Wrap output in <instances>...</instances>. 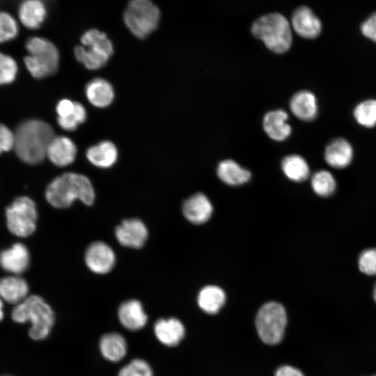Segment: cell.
<instances>
[{
    "label": "cell",
    "instance_id": "cell-34",
    "mask_svg": "<svg viewBox=\"0 0 376 376\" xmlns=\"http://www.w3.org/2000/svg\"><path fill=\"white\" fill-rule=\"evenodd\" d=\"M358 267L361 272L367 276H376V248L365 249L360 253Z\"/></svg>",
    "mask_w": 376,
    "mask_h": 376
},
{
    "label": "cell",
    "instance_id": "cell-40",
    "mask_svg": "<svg viewBox=\"0 0 376 376\" xmlns=\"http://www.w3.org/2000/svg\"><path fill=\"white\" fill-rule=\"evenodd\" d=\"M4 302L3 300L0 298V322L4 318Z\"/></svg>",
    "mask_w": 376,
    "mask_h": 376
},
{
    "label": "cell",
    "instance_id": "cell-15",
    "mask_svg": "<svg viewBox=\"0 0 376 376\" xmlns=\"http://www.w3.org/2000/svg\"><path fill=\"white\" fill-rule=\"evenodd\" d=\"M291 26L301 37L313 39L318 37L322 30L320 19L307 6H300L292 13Z\"/></svg>",
    "mask_w": 376,
    "mask_h": 376
},
{
    "label": "cell",
    "instance_id": "cell-10",
    "mask_svg": "<svg viewBox=\"0 0 376 376\" xmlns=\"http://www.w3.org/2000/svg\"><path fill=\"white\" fill-rule=\"evenodd\" d=\"M85 263L93 273L104 274L114 267L116 256L109 245L103 242L91 244L85 253Z\"/></svg>",
    "mask_w": 376,
    "mask_h": 376
},
{
    "label": "cell",
    "instance_id": "cell-27",
    "mask_svg": "<svg viewBox=\"0 0 376 376\" xmlns=\"http://www.w3.org/2000/svg\"><path fill=\"white\" fill-rule=\"evenodd\" d=\"M226 301L224 291L217 285H207L202 288L198 295L199 307L210 314L217 313Z\"/></svg>",
    "mask_w": 376,
    "mask_h": 376
},
{
    "label": "cell",
    "instance_id": "cell-28",
    "mask_svg": "<svg viewBox=\"0 0 376 376\" xmlns=\"http://www.w3.org/2000/svg\"><path fill=\"white\" fill-rule=\"evenodd\" d=\"M281 169L288 179L296 182L304 181L310 173L307 162L298 155H290L284 157L281 162Z\"/></svg>",
    "mask_w": 376,
    "mask_h": 376
},
{
    "label": "cell",
    "instance_id": "cell-41",
    "mask_svg": "<svg viewBox=\"0 0 376 376\" xmlns=\"http://www.w3.org/2000/svg\"><path fill=\"white\" fill-rule=\"evenodd\" d=\"M373 299L376 304V282L373 288Z\"/></svg>",
    "mask_w": 376,
    "mask_h": 376
},
{
    "label": "cell",
    "instance_id": "cell-1",
    "mask_svg": "<svg viewBox=\"0 0 376 376\" xmlns=\"http://www.w3.org/2000/svg\"><path fill=\"white\" fill-rule=\"evenodd\" d=\"M14 132L13 151L19 160L36 165L46 158L47 148L54 136L48 123L37 118L25 119L17 124Z\"/></svg>",
    "mask_w": 376,
    "mask_h": 376
},
{
    "label": "cell",
    "instance_id": "cell-35",
    "mask_svg": "<svg viewBox=\"0 0 376 376\" xmlns=\"http://www.w3.org/2000/svg\"><path fill=\"white\" fill-rule=\"evenodd\" d=\"M15 132L7 125L0 123V155L14 150Z\"/></svg>",
    "mask_w": 376,
    "mask_h": 376
},
{
    "label": "cell",
    "instance_id": "cell-39",
    "mask_svg": "<svg viewBox=\"0 0 376 376\" xmlns=\"http://www.w3.org/2000/svg\"><path fill=\"white\" fill-rule=\"evenodd\" d=\"M275 376H304L303 373L297 368L290 366H283L277 369Z\"/></svg>",
    "mask_w": 376,
    "mask_h": 376
},
{
    "label": "cell",
    "instance_id": "cell-21",
    "mask_svg": "<svg viewBox=\"0 0 376 376\" xmlns=\"http://www.w3.org/2000/svg\"><path fill=\"white\" fill-rule=\"evenodd\" d=\"M288 119V115L284 110L271 111L263 118V129L272 139L278 141H283L290 135L292 132Z\"/></svg>",
    "mask_w": 376,
    "mask_h": 376
},
{
    "label": "cell",
    "instance_id": "cell-24",
    "mask_svg": "<svg viewBox=\"0 0 376 376\" xmlns=\"http://www.w3.org/2000/svg\"><path fill=\"white\" fill-rule=\"evenodd\" d=\"M86 95L93 106L104 108L112 102L114 91L109 81L102 78H95L87 84Z\"/></svg>",
    "mask_w": 376,
    "mask_h": 376
},
{
    "label": "cell",
    "instance_id": "cell-26",
    "mask_svg": "<svg viewBox=\"0 0 376 376\" xmlns=\"http://www.w3.org/2000/svg\"><path fill=\"white\" fill-rule=\"evenodd\" d=\"M217 173L219 178L225 184L237 186L247 182L251 177V172L242 168L232 159H225L219 162Z\"/></svg>",
    "mask_w": 376,
    "mask_h": 376
},
{
    "label": "cell",
    "instance_id": "cell-31",
    "mask_svg": "<svg viewBox=\"0 0 376 376\" xmlns=\"http://www.w3.org/2000/svg\"><path fill=\"white\" fill-rule=\"evenodd\" d=\"M19 75V65L11 55L0 51V86L13 84Z\"/></svg>",
    "mask_w": 376,
    "mask_h": 376
},
{
    "label": "cell",
    "instance_id": "cell-16",
    "mask_svg": "<svg viewBox=\"0 0 376 376\" xmlns=\"http://www.w3.org/2000/svg\"><path fill=\"white\" fill-rule=\"evenodd\" d=\"M77 152V146L71 139L64 136H54L47 148L46 157L54 165L63 167L75 161Z\"/></svg>",
    "mask_w": 376,
    "mask_h": 376
},
{
    "label": "cell",
    "instance_id": "cell-25",
    "mask_svg": "<svg viewBox=\"0 0 376 376\" xmlns=\"http://www.w3.org/2000/svg\"><path fill=\"white\" fill-rule=\"evenodd\" d=\"M86 157L93 165L107 169L116 162L118 150L111 141H104L90 147L86 151Z\"/></svg>",
    "mask_w": 376,
    "mask_h": 376
},
{
    "label": "cell",
    "instance_id": "cell-20",
    "mask_svg": "<svg viewBox=\"0 0 376 376\" xmlns=\"http://www.w3.org/2000/svg\"><path fill=\"white\" fill-rule=\"evenodd\" d=\"M102 357L108 361L118 363L127 355L128 345L126 338L120 333L109 332L103 334L98 343Z\"/></svg>",
    "mask_w": 376,
    "mask_h": 376
},
{
    "label": "cell",
    "instance_id": "cell-18",
    "mask_svg": "<svg viewBox=\"0 0 376 376\" xmlns=\"http://www.w3.org/2000/svg\"><path fill=\"white\" fill-rule=\"evenodd\" d=\"M153 332L157 340L164 345H178L185 335L183 324L175 318H160L154 324Z\"/></svg>",
    "mask_w": 376,
    "mask_h": 376
},
{
    "label": "cell",
    "instance_id": "cell-23",
    "mask_svg": "<svg viewBox=\"0 0 376 376\" xmlns=\"http://www.w3.org/2000/svg\"><path fill=\"white\" fill-rule=\"evenodd\" d=\"M290 108L297 118L304 121L314 120L318 112L317 99L308 91H300L294 94L290 101Z\"/></svg>",
    "mask_w": 376,
    "mask_h": 376
},
{
    "label": "cell",
    "instance_id": "cell-38",
    "mask_svg": "<svg viewBox=\"0 0 376 376\" xmlns=\"http://www.w3.org/2000/svg\"><path fill=\"white\" fill-rule=\"evenodd\" d=\"M58 125L66 131H74L79 125L73 113L65 118H57Z\"/></svg>",
    "mask_w": 376,
    "mask_h": 376
},
{
    "label": "cell",
    "instance_id": "cell-33",
    "mask_svg": "<svg viewBox=\"0 0 376 376\" xmlns=\"http://www.w3.org/2000/svg\"><path fill=\"white\" fill-rule=\"evenodd\" d=\"M117 376H154V372L147 361L135 358L123 366Z\"/></svg>",
    "mask_w": 376,
    "mask_h": 376
},
{
    "label": "cell",
    "instance_id": "cell-2",
    "mask_svg": "<svg viewBox=\"0 0 376 376\" xmlns=\"http://www.w3.org/2000/svg\"><path fill=\"white\" fill-rule=\"evenodd\" d=\"M47 201L54 207L63 209L70 207L75 200L87 205L93 203L94 188L84 175L65 173L52 180L45 190Z\"/></svg>",
    "mask_w": 376,
    "mask_h": 376
},
{
    "label": "cell",
    "instance_id": "cell-3",
    "mask_svg": "<svg viewBox=\"0 0 376 376\" xmlns=\"http://www.w3.org/2000/svg\"><path fill=\"white\" fill-rule=\"evenodd\" d=\"M10 317L18 324L29 322V336L36 341L43 340L50 335L56 320L52 307L38 295H29L13 306Z\"/></svg>",
    "mask_w": 376,
    "mask_h": 376
},
{
    "label": "cell",
    "instance_id": "cell-32",
    "mask_svg": "<svg viewBox=\"0 0 376 376\" xmlns=\"http://www.w3.org/2000/svg\"><path fill=\"white\" fill-rule=\"evenodd\" d=\"M356 121L363 127L370 128L376 125V100H366L358 104L354 109Z\"/></svg>",
    "mask_w": 376,
    "mask_h": 376
},
{
    "label": "cell",
    "instance_id": "cell-42",
    "mask_svg": "<svg viewBox=\"0 0 376 376\" xmlns=\"http://www.w3.org/2000/svg\"><path fill=\"white\" fill-rule=\"evenodd\" d=\"M3 376H10V375H3Z\"/></svg>",
    "mask_w": 376,
    "mask_h": 376
},
{
    "label": "cell",
    "instance_id": "cell-30",
    "mask_svg": "<svg viewBox=\"0 0 376 376\" xmlns=\"http://www.w3.org/2000/svg\"><path fill=\"white\" fill-rule=\"evenodd\" d=\"M19 23L7 10H0V45L15 40L19 34Z\"/></svg>",
    "mask_w": 376,
    "mask_h": 376
},
{
    "label": "cell",
    "instance_id": "cell-36",
    "mask_svg": "<svg viewBox=\"0 0 376 376\" xmlns=\"http://www.w3.org/2000/svg\"><path fill=\"white\" fill-rule=\"evenodd\" d=\"M361 33L376 43V13L370 15L361 25Z\"/></svg>",
    "mask_w": 376,
    "mask_h": 376
},
{
    "label": "cell",
    "instance_id": "cell-22",
    "mask_svg": "<svg viewBox=\"0 0 376 376\" xmlns=\"http://www.w3.org/2000/svg\"><path fill=\"white\" fill-rule=\"evenodd\" d=\"M353 148L345 139L338 138L331 141L325 148L324 159L331 167L343 169L350 165L353 159Z\"/></svg>",
    "mask_w": 376,
    "mask_h": 376
},
{
    "label": "cell",
    "instance_id": "cell-6",
    "mask_svg": "<svg viewBox=\"0 0 376 376\" xmlns=\"http://www.w3.org/2000/svg\"><path fill=\"white\" fill-rule=\"evenodd\" d=\"M82 45H77L74 49L78 61L87 69H99L108 62L113 53V47L107 36L97 29L85 32L81 38Z\"/></svg>",
    "mask_w": 376,
    "mask_h": 376
},
{
    "label": "cell",
    "instance_id": "cell-43",
    "mask_svg": "<svg viewBox=\"0 0 376 376\" xmlns=\"http://www.w3.org/2000/svg\"><path fill=\"white\" fill-rule=\"evenodd\" d=\"M372 376H376V375H372Z\"/></svg>",
    "mask_w": 376,
    "mask_h": 376
},
{
    "label": "cell",
    "instance_id": "cell-13",
    "mask_svg": "<svg viewBox=\"0 0 376 376\" xmlns=\"http://www.w3.org/2000/svg\"><path fill=\"white\" fill-rule=\"evenodd\" d=\"M29 265V249L21 242L15 243L0 253V266L10 274L20 276L26 271Z\"/></svg>",
    "mask_w": 376,
    "mask_h": 376
},
{
    "label": "cell",
    "instance_id": "cell-9",
    "mask_svg": "<svg viewBox=\"0 0 376 376\" xmlns=\"http://www.w3.org/2000/svg\"><path fill=\"white\" fill-rule=\"evenodd\" d=\"M286 324L285 310L278 302L265 304L256 315V326L258 336L269 345L277 344L282 340Z\"/></svg>",
    "mask_w": 376,
    "mask_h": 376
},
{
    "label": "cell",
    "instance_id": "cell-5",
    "mask_svg": "<svg viewBox=\"0 0 376 376\" xmlns=\"http://www.w3.org/2000/svg\"><path fill=\"white\" fill-rule=\"evenodd\" d=\"M251 33L269 50L277 54L287 52L292 45L291 24L280 13H272L259 17L253 23Z\"/></svg>",
    "mask_w": 376,
    "mask_h": 376
},
{
    "label": "cell",
    "instance_id": "cell-17",
    "mask_svg": "<svg viewBox=\"0 0 376 376\" xmlns=\"http://www.w3.org/2000/svg\"><path fill=\"white\" fill-rule=\"evenodd\" d=\"M182 210L185 217L189 222L202 224L211 217L213 206L207 196L203 193H196L184 201Z\"/></svg>",
    "mask_w": 376,
    "mask_h": 376
},
{
    "label": "cell",
    "instance_id": "cell-4",
    "mask_svg": "<svg viewBox=\"0 0 376 376\" xmlns=\"http://www.w3.org/2000/svg\"><path fill=\"white\" fill-rule=\"evenodd\" d=\"M23 63L29 75L42 79L54 75L59 65V53L54 44L40 36H31L24 42Z\"/></svg>",
    "mask_w": 376,
    "mask_h": 376
},
{
    "label": "cell",
    "instance_id": "cell-8",
    "mask_svg": "<svg viewBox=\"0 0 376 376\" xmlns=\"http://www.w3.org/2000/svg\"><path fill=\"white\" fill-rule=\"evenodd\" d=\"M123 18L125 25L132 33L140 39H143L157 29L160 11L151 1L134 0L128 3Z\"/></svg>",
    "mask_w": 376,
    "mask_h": 376
},
{
    "label": "cell",
    "instance_id": "cell-11",
    "mask_svg": "<svg viewBox=\"0 0 376 376\" xmlns=\"http://www.w3.org/2000/svg\"><path fill=\"white\" fill-rule=\"evenodd\" d=\"M115 236L123 246L139 249L146 243L148 231L144 223L139 219H125L115 229Z\"/></svg>",
    "mask_w": 376,
    "mask_h": 376
},
{
    "label": "cell",
    "instance_id": "cell-7",
    "mask_svg": "<svg viewBox=\"0 0 376 376\" xmlns=\"http://www.w3.org/2000/svg\"><path fill=\"white\" fill-rule=\"evenodd\" d=\"M8 230L19 237L31 235L36 229L38 211L35 202L28 196L16 198L5 211Z\"/></svg>",
    "mask_w": 376,
    "mask_h": 376
},
{
    "label": "cell",
    "instance_id": "cell-14",
    "mask_svg": "<svg viewBox=\"0 0 376 376\" xmlns=\"http://www.w3.org/2000/svg\"><path fill=\"white\" fill-rule=\"evenodd\" d=\"M47 16L45 3L40 0H25L17 6V19L22 26L29 30H37Z\"/></svg>",
    "mask_w": 376,
    "mask_h": 376
},
{
    "label": "cell",
    "instance_id": "cell-19",
    "mask_svg": "<svg viewBox=\"0 0 376 376\" xmlns=\"http://www.w3.org/2000/svg\"><path fill=\"white\" fill-rule=\"evenodd\" d=\"M29 295V283L21 276L9 274L0 279V298L3 302L15 306Z\"/></svg>",
    "mask_w": 376,
    "mask_h": 376
},
{
    "label": "cell",
    "instance_id": "cell-37",
    "mask_svg": "<svg viewBox=\"0 0 376 376\" xmlns=\"http://www.w3.org/2000/svg\"><path fill=\"white\" fill-rule=\"evenodd\" d=\"M75 102L68 99L60 100L56 107L58 118H65L72 115L75 109Z\"/></svg>",
    "mask_w": 376,
    "mask_h": 376
},
{
    "label": "cell",
    "instance_id": "cell-29",
    "mask_svg": "<svg viewBox=\"0 0 376 376\" xmlns=\"http://www.w3.org/2000/svg\"><path fill=\"white\" fill-rule=\"evenodd\" d=\"M311 182L313 191L322 197L331 196L336 189V182L334 175L326 170L315 172L311 177Z\"/></svg>",
    "mask_w": 376,
    "mask_h": 376
},
{
    "label": "cell",
    "instance_id": "cell-12",
    "mask_svg": "<svg viewBox=\"0 0 376 376\" xmlns=\"http://www.w3.org/2000/svg\"><path fill=\"white\" fill-rule=\"evenodd\" d=\"M117 317L120 324L131 331L143 329L148 321V316L142 303L135 299L122 302L118 308Z\"/></svg>",
    "mask_w": 376,
    "mask_h": 376
}]
</instances>
